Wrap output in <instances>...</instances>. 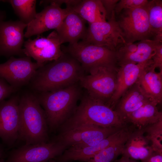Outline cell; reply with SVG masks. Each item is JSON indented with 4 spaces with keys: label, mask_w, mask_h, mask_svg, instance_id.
Wrapping results in <instances>:
<instances>
[{
    "label": "cell",
    "mask_w": 162,
    "mask_h": 162,
    "mask_svg": "<svg viewBox=\"0 0 162 162\" xmlns=\"http://www.w3.org/2000/svg\"><path fill=\"white\" fill-rule=\"evenodd\" d=\"M57 59L39 68L28 84L34 92L53 91L79 82L85 73L81 64L63 52Z\"/></svg>",
    "instance_id": "cell-1"
},
{
    "label": "cell",
    "mask_w": 162,
    "mask_h": 162,
    "mask_svg": "<svg viewBox=\"0 0 162 162\" xmlns=\"http://www.w3.org/2000/svg\"><path fill=\"white\" fill-rule=\"evenodd\" d=\"M80 100L73 114L58 128L60 132L85 125L120 128L127 125L115 110L92 98L86 92Z\"/></svg>",
    "instance_id": "cell-2"
},
{
    "label": "cell",
    "mask_w": 162,
    "mask_h": 162,
    "mask_svg": "<svg viewBox=\"0 0 162 162\" xmlns=\"http://www.w3.org/2000/svg\"><path fill=\"white\" fill-rule=\"evenodd\" d=\"M79 82L61 89L34 92L46 117L49 131L54 132L72 115L83 94Z\"/></svg>",
    "instance_id": "cell-3"
},
{
    "label": "cell",
    "mask_w": 162,
    "mask_h": 162,
    "mask_svg": "<svg viewBox=\"0 0 162 162\" xmlns=\"http://www.w3.org/2000/svg\"><path fill=\"white\" fill-rule=\"evenodd\" d=\"M19 139L26 144L49 141V128L45 112L34 93L19 96Z\"/></svg>",
    "instance_id": "cell-4"
},
{
    "label": "cell",
    "mask_w": 162,
    "mask_h": 162,
    "mask_svg": "<svg viewBox=\"0 0 162 162\" xmlns=\"http://www.w3.org/2000/svg\"><path fill=\"white\" fill-rule=\"evenodd\" d=\"M61 48L79 62L86 73L89 74L101 67L118 71L117 51L107 47L81 40L66 46L62 45Z\"/></svg>",
    "instance_id": "cell-5"
},
{
    "label": "cell",
    "mask_w": 162,
    "mask_h": 162,
    "mask_svg": "<svg viewBox=\"0 0 162 162\" xmlns=\"http://www.w3.org/2000/svg\"><path fill=\"white\" fill-rule=\"evenodd\" d=\"M117 71L100 67L88 74L83 75L79 83L90 97L106 104L116 89Z\"/></svg>",
    "instance_id": "cell-6"
},
{
    "label": "cell",
    "mask_w": 162,
    "mask_h": 162,
    "mask_svg": "<svg viewBox=\"0 0 162 162\" xmlns=\"http://www.w3.org/2000/svg\"><path fill=\"white\" fill-rule=\"evenodd\" d=\"M66 149L54 138L46 143L25 144L7 153L4 162H50Z\"/></svg>",
    "instance_id": "cell-7"
},
{
    "label": "cell",
    "mask_w": 162,
    "mask_h": 162,
    "mask_svg": "<svg viewBox=\"0 0 162 162\" xmlns=\"http://www.w3.org/2000/svg\"><path fill=\"white\" fill-rule=\"evenodd\" d=\"M82 40L106 46L116 51L120 47L127 43L116 19L115 11L107 21L89 24L86 35Z\"/></svg>",
    "instance_id": "cell-8"
},
{
    "label": "cell",
    "mask_w": 162,
    "mask_h": 162,
    "mask_svg": "<svg viewBox=\"0 0 162 162\" xmlns=\"http://www.w3.org/2000/svg\"><path fill=\"white\" fill-rule=\"evenodd\" d=\"M62 43L56 30L46 37L40 35L24 42L23 52L26 56L32 58L39 68L59 58L63 53Z\"/></svg>",
    "instance_id": "cell-9"
},
{
    "label": "cell",
    "mask_w": 162,
    "mask_h": 162,
    "mask_svg": "<svg viewBox=\"0 0 162 162\" xmlns=\"http://www.w3.org/2000/svg\"><path fill=\"white\" fill-rule=\"evenodd\" d=\"M146 5L124 9L117 21L127 43L149 39L152 36Z\"/></svg>",
    "instance_id": "cell-10"
},
{
    "label": "cell",
    "mask_w": 162,
    "mask_h": 162,
    "mask_svg": "<svg viewBox=\"0 0 162 162\" xmlns=\"http://www.w3.org/2000/svg\"><path fill=\"white\" fill-rule=\"evenodd\" d=\"M122 128L82 126L60 132L54 138L66 148L72 146H93Z\"/></svg>",
    "instance_id": "cell-11"
},
{
    "label": "cell",
    "mask_w": 162,
    "mask_h": 162,
    "mask_svg": "<svg viewBox=\"0 0 162 162\" xmlns=\"http://www.w3.org/2000/svg\"><path fill=\"white\" fill-rule=\"evenodd\" d=\"M6 18L5 12L0 11V56H26L22 46L27 25L20 20L5 21Z\"/></svg>",
    "instance_id": "cell-12"
},
{
    "label": "cell",
    "mask_w": 162,
    "mask_h": 162,
    "mask_svg": "<svg viewBox=\"0 0 162 162\" xmlns=\"http://www.w3.org/2000/svg\"><path fill=\"white\" fill-rule=\"evenodd\" d=\"M39 68L30 57L11 56L5 62L0 64V77L17 91L28 84Z\"/></svg>",
    "instance_id": "cell-13"
},
{
    "label": "cell",
    "mask_w": 162,
    "mask_h": 162,
    "mask_svg": "<svg viewBox=\"0 0 162 162\" xmlns=\"http://www.w3.org/2000/svg\"><path fill=\"white\" fill-rule=\"evenodd\" d=\"M19 99L16 95L0 103V138L8 147L19 139Z\"/></svg>",
    "instance_id": "cell-14"
},
{
    "label": "cell",
    "mask_w": 162,
    "mask_h": 162,
    "mask_svg": "<svg viewBox=\"0 0 162 162\" xmlns=\"http://www.w3.org/2000/svg\"><path fill=\"white\" fill-rule=\"evenodd\" d=\"M70 10L69 7L65 8L54 4L44 7L37 13L34 19L28 24L24 37L29 38L40 35L49 30L58 28Z\"/></svg>",
    "instance_id": "cell-15"
},
{
    "label": "cell",
    "mask_w": 162,
    "mask_h": 162,
    "mask_svg": "<svg viewBox=\"0 0 162 162\" xmlns=\"http://www.w3.org/2000/svg\"><path fill=\"white\" fill-rule=\"evenodd\" d=\"M122 136L117 131L93 146H72L66 149L60 155L50 162H68L73 161L88 162L94 156L112 143L119 140Z\"/></svg>",
    "instance_id": "cell-16"
},
{
    "label": "cell",
    "mask_w": 162,
    "mask_h": 162,
    "mask_svg": "<svg viewBox=\"0 0 162 162\" xmlns=\"http://www.w3.org/2000/svg\"><path fill=\"white\" fill-rule=\"evenodd\" d=\"M152 63L147 62L134 64L128 63L119 65L117 72L116 88L113 95L106 104L114 110L122 96L137 80L142 71Z\"/></svg>",
    "instance_id": "cell-17"
},
{
    "label": "cell",
    "mask_w": 162,
    "mask_h": 162,
    "mask_svg": "<svg viewBox=\"0 0 162 162\" xmlns=\"http://www.w3.org/2000/svg\"><path fill=\"white\" fill-rule=\"evenodd\" d=\"M70 8L61 25L55 30L62 44L77 43L84 38L87 30L86 21Z\"/></svg>",
    "instance_id": "cell-18"
},
{
    "label": "cell",
    "mask_w": 162,
    "mask_h": 162,
    "mask_svg": "<svg viewBox=\"0 0 162 162\" xmlns=\"http://www.w3.org/2000/svg\"><path fill=\"white\" fill-rule=\"evenodd\" d=\"M152 102H154L140 85L136 82L122 96L114 110L124 119L128 115Z\"/></svg>",
    "instance_id": "cell-19"
},
{
    "label": "cell",
    "mask_w": 162,
    "mask_h": 162,
    "mask_svg": "<svg viewBox=\"0 0 162 162\" xmlns=\"http://www.w3.org/2000/svg\"><path fill=\"white\" fill-rule=\"evenodd\" d=\"M154 152L150 142L142 130L134 129L125 144L122 155L134 160L141 161Z\"/></svg>",
    "instance_id": "cell-20"
},
{
    "label": "cell",
    "mask_w": 162,
    "mask_h": 162,
    "mask_svg": "<svg viewBox=\"0 0 162 162\" xmlns=\"http://www.w3.org/2000/svg\"><path fill=\"white\" fill-rule=\"evenodd\" d=\"M157 104L152 102L127 115L124 118L127 123H130L134 129H142L162 118V113Z\"/></svg>",
    "instance_id": "cell-21"
},
{
    "label": "cell",
    "mask_w": 162,
    "mask_h": 162,
    "mask_svg": "<svg viewBox=\"0 0 162 162\" xmlns=\"http://www.w3.org/2000/svg\"><path fill=\"white\" fill-rule=\"evenodd\" d=\"M145 92L157 105L162 101V71L156 72L150 66L140 74L136 82Z\"/></svg>",
    "instance_id": "cell-22"
},
{
    "label": "cell",
    "mask_w": 162,
    "mask_h": 162,
    "mask_svg": "<svg viewBox=\"0 0 162 162\" xmlns=\"http://www.w3.org/2000/svg\"><path fill=\"white\" fill-rule=\"evenodd\" d=\"M69 7L89 24L106 21V11L101 0H80Z\"/></svg>",
    "instance_id": "cell-23"
},
{
    "label": "cell",
    "mask_w": 162,
    "mask_h": 162,
    "mask_svg": "<svg viewBox=\"0 0 162 162\" xmlns=\"http://www.w3.org/2000/svg\"><path fill=\"white\" fill-rule=\"evenodd\" d=\"M160 42L153 40L146 39L137 43L138 47L134 52L118 60L119 65L128 64H136L150 61L154 55L156 46Z\"/></svg>",
    "instance_id": "cell-24"
},
{
    "label": "cell",
    "mask_w": 162,
    "mask_h": 162,
    "mask_svg": "<svg viewBox=\"0 0 162 162\" xmlns=\"http://www.w3.org/2000/svg\"><path fill=\"white\" fill-rule=\"evenodd\" d=\"M146 7L152 36H154V40L162 42V1H148Z\"/></svg>",
    "instance_id": "cell-25"
},
{
    "label": "cell",
    "mask_w": 162,
    "mask_h": 162,
    "mask_svg": "<svg viewBox=\"0 0 162 162\" xmlns=\"http://www.w3.org/2000/svg\"><path fill=\"white\" fill-rule=\"evenodd\" d=\"M10 4L20 20L28 25L35 18L36 0H10L3 1Z\"/></svg>",
    "instance_id": "cell-26"
},
{
    "label": "cell",
    "mask_w": 162,
    "mask_h": 162,
    "mask_svg": "<svg viewBox=\"0 0 162 162\" xmlns=\"http://www.w3.org/2000/svg\"><path fill=\"white\" fill-rule=\"evenodd\" d=\"M133 130L97 154L90 160L92 162H111L114 160L122 154L125 144Z\"/></svg>",
    "instance_id": "cell-27"
},
{
    "label": "cell",
    "mask_w": 162,
    "mask_h": 162,
    "mask_svg": "<svg viewBox=\"0 0 162 162\" xmlns=\"http://www.w3.org/2000/svg\"><path fill=\"white\" fill-rule=\"evenodd\" d=\"M154 152L162 154V118L142 129Z\"/></svg>",
    "instance_id": "cell-28"
},
{
    "label": "cell",
    "mask_w": 162,
    "mask_h": 162,
    "mask_svg": "<svg viewBox=\"0 0 162 162\" xmlns=\"http://www.w3.org/2000/svg\"><path fill=\"white\" fill-rule=\"evenodd\" d=\"M147 0H121L117 3L114 11L119 14L124 9H134L143 7L148 2Z\"/></svg>",
    "instance_id": "cell-29"
},
{
    "label": "cell",
    "mask_w": 162,
    "mask_h": 162,
    "mask_svg": "<svg viewBox=\"0 0 162 162\" xmlns=\"http://www.w3.org/2000/svg\"><path fill=\"white\" fill-rule=\"evenodd\" d=\"M17 91L0 77V103Z\"/></svg>",
    "instance_id": "cell-30"
},
{
    "label": "cell",
    "mask_w": 162,
    "mask_h": 162,
    "mask_svg": "<svg viewBox=\"0 0 162 162\" xmlns=\"http://www.w3.org/2000/svg\"><path fill=\"white\" fill-rule=\"evenodd\" d=\"M152 60V64L150 67L155 70L156 68H159L160 71H162V42H160L156 46Z\"/></svg>",
    "instance_id": "cell-31"
},
{
    "label": "cell",
    "mask_w": 162,
    "mask_h": 162,
    "mask_svg": "<svg viewBox=\"0 0 162 162\" xmlns=\"http://www.w3.org/2000/svg\"><path fill=\"white\" fill-rule=\"evenodd\" d=\"M80 0H41L40 5L45 7L50 4H54L61 7L63 4H65L66 7H71L77 4Z\"/></svg>",
    "instance_id": "cell-32"
},
{
    "label": "cell",
    "mask_w": 162,
    "mask_h": 162,
    "mask_svg": "<svg viewBox=\"0 0 162 162\" xmlns=\"http://www.w3.org/2000/svg\"><path fill=\"white\" fill-rule=\"evenodd\" d=\"M106 13V19L109 20L118 0H101Z\"/></svg>",
    "instance_id": "cell-33"
},
{
    "label": "cell",
    "mask_w": 162,
    "mask_h": 162,
    "mask_svg": "<svg viewBox=\"0 0 162 162\" xmlns=\"http://www.w3.org/2000/svg\"><path fill=\"white\" fill-rule=\"evenodd\" d=\"M141 162H162V154L154 152L149 157L141 160Z\"/></svg>",
    "instance_id": "cell-34"
},
{
    "label": "cell",
    "mask_w": 162,
    "mask_h": 162,
    "mask_svg": "<svg viewBox=\"0 0 162 162\" xmlns=\"http://www.w3.org/2000/svg\"><path fill=\"white\" fill-rule=\"evenodd\" d=\"M6 154L7 153L4 146L3 145L0 143V159H5Z\"/></svg>",
    "instance_id": "cell-35"
},
{
    "label": "cell",
    "mask_w": 162,
    "mask_h": 162,
    "mask_svg": "<svg viewBox=\"0 0 162 162\" xmlns=\"http://www.w3.org/2000/svg\"><path fill=\"white\" fill-rule=\"evenodd\" d=\"M118 162H138L134 160L122 155L121 158L118 160Z\"/></svg>",
    "instance_id": "cell-36"
},
{
    "label": "cell",
    "mask_w": 162,
    "mask_h": 162,
    "mask_svg": "<svg viewBox=\"0 0 162 162\" xmlns=\"http://www.w3.org/2000/svg\"><path fill=\"white\" fill-rule=\"evenodd\" d=\"M4 159H0V162H4Z\"/></svg>",
    "instance_id": "cell-37"
},
{
    "label": "cell",
    "mask_w": 162,
    "mask_h": 162,
    "mask_svg": "<svg viewBox=\"0 0 162 162\" xmlns=\"http://www.w3.org/2000/svg\"><path fill=\"white\" fill-rule=\"evenodd\" d=\"M88 162H92V161H89Z\"/></svg>",
    "instance_id": "cell-38"
},
{
    "label": "cell",
    "mask_w": 162,
    "mask_h": 162,
    "mask_svg": "<svg viewBox=\"0 0 162 162\" xmlns=\"http://www.w3.org/2000/svg\"><path fill=\"white\" fill-rule=\"evenodd\" d=\"M73 162L72 161H70V162Z\"/></svg>",
    "instance_id": "cell-39"
}]
</instances>
